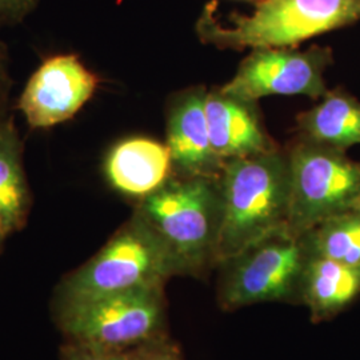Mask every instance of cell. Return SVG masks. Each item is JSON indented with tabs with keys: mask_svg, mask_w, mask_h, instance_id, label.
Returning <instances> with one entry per match:
<instances>
[{
	"mask_svg": "<svg viewBox=\"0 0 360 360\" xmlns=\"http://www.w3.org/2000/svg\"><path fill=\"white\" fill-rule=\"evenodd\" d=\"M99 82L75 53L51 55L28 79L16 108L30 129H52L77 115Z\"/></svg>",
	"mask_w": 360,
	"mask_h": 360,
	"instance_id": "cell-9",
	"label": "cell"
},
{
	"mask_svg": "<svg viewBox=\"0 0 360 360\" xmlns=\"http://www.w3.org/2000/svg\"><path fill=\"white\" fill-rule=\"evenodd\" d=\"M132 360H183L179 348L168 336L132 349Z\"/></svg>",
	"mask_w": 360,
	"mask_h": 360,
	"instance_id": "cell-19",
	"label": "cell"
},
{
	"mask_svg": "<svg viewBox=\"0 0 360 360\" xmlns=\"http://www.w3.org/2000/svg\"><path fill=\"white\" fill-rule=\"evenodd\" d=\"M40 0H0V30L19 26L38 8Z\"/></svg>",
	"mask_w": 360,
	"mask_h": 360,
	"instance_id": "cell-18",
	"label": "cell"
},
{
	"mask_svg": "<svg viewBox=\"0 0 360 360\" xmlns=\"http://www.w3.org/2000/svg\"><path fill=\"white\" fill-rule=\"evenodd\" d=\"M322 102L296 117L300 136L346 151L360 144V102L342 89L328 90Z\"/></svg>",
	"mask_w": 360,
	"mask_h": 360,
	"instance_id": "cell-15",
	"label": "cell"
},
{
	"mask_svg": "<svg viewBox=\"0 0 360 360\" xmlns=\"http://www.w3.org/2000/svg\"><path fill=\"white\" fill-rule=\"evenodd\" d=\"M358 208H359V210H360V203H359V207H358Z\"/></svg>",
	"mask_w": 360,
	"mask_h": 360,
	"instance_id": "cell-24",
	"label": "cell"
},
{
	"mask_svg": "<svg viewBox=\"0 0 360 360\" xmlns=\"http://www.w3.org/2000/svg\"><path fill=\"white\" fill-rule=\"evenodd\" d=\"M10 58L0 59V127L13 115L11 108L13 79L10 75Z\"/></svg>",
	"mask_w": 360,
	"mask_h": 360,
	"instance_id": "cell-20",
	"label": "cell"
},
{
	"mask_svg": "<svg viewBox=\"0 0 360 360\" xmlns=\"http://www.w3.org/2000/svg\"><path fill=\"white\" fill-rule=\"evenodd\" d=\"M7 238H8V233L4 231L3 226L0 224V252H1L3 247H4V243H6V239H7Z\"/></svg>",
	"mask_w": 360,
	"mask_h": 360,
	"instance_id": "cell-21",
	"label": "cell"
},
{
	"mask_svg": "<svg viewBox=\"0 0 360 360\" xmlns=\"http://www.w3.org/2000/svg\"><path fill=\"white\" fill-rule=\"evenodd\" d=\"M207 91L193 87L174 95L167 108V144L174 174L219 178L223 162L212 150L207 124Z\"/></svg>",
	"mask_w": 360,
	"mask_h": 360,
	"instance_id": "cell-10",
	"label": "cell"
},
{
	"mask_svg": "<svg viewBox=\"0 0 360 360\" xmlns=\"http://www.w3.org/2000/svg\"><path fill=\"white\" fill-rule=\"evenodd\" d=\"M176 275L167 248L134 211L94 257L62 278L52 294V312L124 291L165 287Z\"/></svg>",
	"mask_w": 360,
	"mask_h": 360,
	"instance_id": "cell-4",
	"label": "cell"
},
{
	"mask_svg": "<svg viewBox=\"0 0 360 360\" xmlns=\"http://www.w3.org/2000/svg\"><path fill=\"white\" fill-rule=\"evenodd\" d=\"M104 171L116 191L136 200L160 188L174 175L167 144L150 138L117 143L107 155Z\"/></svg>",
	"mask_w": 360,
	"mask_h": 360,
	"instance_id": "cell-12",
	"label": "cell"
},
{
	"mask_svg": "<svg viewBox=\"0 0 360 360\" xmlns=\"http://www.w3.org/2000/svg\"><path fill=\"white\" fill-rule=\"evenodd\" d=\"M7 58H10L8 47L3 41H0V59H7Z\"/></svg>",
	"mask_w": 360,
	"mask_h": 360,
	"instance_id": "cell-22",
	"label": "cell"
},
{
	"mask_svg": "<svg viewBox=\"0 0 360 360\" xmlns=\"http://www.w3.org/2000/svg\"><path fill=\"white\" fill-rule=\"evenodd\" d=\"M221 221L217 264L287 227L290 165L287 151L230 159L219 176Z\"/></svg>",
	"mask_w": 360,
	"mask_h": 360,
	"instance_id": "cell-1",
	"label": "cell"
},
{
	"mask_svg": "<svg viewBox=\"0 0 360 360\" xmlns=\"http://www.w3.org/2000/svg\"><path fill=\"white\" fill-rule=\"evenodd\" d=\"M303 238L311 255L360 267L359 208L323 220Z\"/></svg>",
	"mask_w": 360,
	"mask_h": 360,
	"instance_id": "cell-16",
	"label": "cell"
},
{
	"mask_svg": "<svg viewBox=\"0 0 360 360\" xmlns=\"http://www.w3.org/2000/svg\"><path fill=\"white\" fill-rule=\"evenodd\" d=\"M217 4L208 3L196 32L221 50L292 49L360 20V0H259L252 13H230L227 25L220 23Z\"/></svg>",
	"mask_w": 360,
	"mask_h": 360,
	"instance_id": "cell-2",
	"label": "cell"
},
{
	"mask_svg": "<svg viewBox=\"0 0 360 360\" xmlns=\"http://www.w3.org/2000/svg\"><path fill=\"white\" fill-rule=\"evenodd\" d=\"M60 360H132V349H114L79 340L63 339Z\"/></svg>",
	"mask_w": 360,
	"mask_h": 360,
	"instance_id": "cell-17",
	"label": "cell"
},
{
	"mask_svg": "<svg viewBox=\"0 0 360 360\" xmlns=\"http://www.w3.org/2000/svg\"><path fill=\"white\" fill-rule=\"evenodd\" d=\"M288 231L302 236L323 220L358 208L360 162L346 151L299 136L288 150Z\"/></svg>",
	"mask_w": 360,
	"mask_h": 360,
	"instance_id": "cell-6",
	"label": "cell"
},
{
	"mask_svg": "<svg viewBox=\"0 0 360 360\" xmlns=\"http://www.w3.org/2000/svg\"><path fill=\"white\" fill-rule=\"evenodd\" d=\"M359 294L360 267L309 254L302 279L300 302L309 307L312 321L333 318Z\"/></svg>",
	"mask_w": 360,
	"mask_h": 360,
	"instance_id": "cell-13",
	"label": "cell"
},
{
	"mask_svg": "<svg viewBox=\"0 0 360 360\" xmlns=\"http://www.w3.org/2000/svg\"><path fill=\"white\" fill-rule=\"evenodd\" d=\"M309 252L303 235L282 229L220 263L219 304L238 309L266 302H300Z\"/></svg>",
	"mask_w": 360,
	"mask_h": 360,
	"instance_id": "cell-7",
	"label": "cell"
},
{
	"mask_svg": "<svg viewBox=\"0 0 360 360\" xmlns=\"http://www.w3.org/2000/svg\"><path fill=\"white\" fill-rule=\"evenodd\" d=\"M32 202L25 144L13 115L0 127V224L8 236L26 227Z\"/></svg>",
	"mask_w": 360,
	"mask_h": 360,
	"instance_id": "cell-14",
	"label": "cell"
},
{
	"mask_svg": "<svg viewBox=\"0 0 360 360\" xmlns=\"http://www.w3.org/2000/svg\"><path fill=\"white\" fill-rule=\"evenodd\" d=\"M330 47L255 49L240 63L235 77L220 87L245 101L270 95H306L321 99L327 94L324 71L333 65Z\"/></svg>",
	"mask_w": 360,
	"mask_h": 360,
	"instance_id": "cell-8",
	"label": "cell"
},
{
	"mask_svg": "<svg viewBox=\"0 0 360 360\" xmlns=\"http://www.w3.org/2000/svg\"><path fill=\"white\" fill-rule=\"evenodd\" d=\"M205 108L211 146L223 163L278 148L262 124L257 102L214 89L207 91Z\"/></svg>",
	"mask_w": 360,
	"mask_h": 360,
	"instance_id": "cell-11",
	"label": "cell"
},
{
	"mask_svg": "<svg viewBox=\"0 0 360 360\" xmlns=\"http://www.w3.org/2000/svg\"><path fill=\"white\" fill-rule=\"evenodd\" d=\"M248 1H255V3H257V1H259V0H248Z\"/></svg>",
	"mask_w": 360,
	"mask_h": 360,
	"instance_id": "cell-23",
	"label": "cell"
},
{
	"mask_svg": "<svg viewBox=\"0 0 360 360\" xmlns=\"http://www.w3.org/2000/svg\"><path fill=\"white\" fill-rule=\"evenodd\" d=\"M63 339L129 351L167 336L165 287H144L52 312Z\"/></svg>",
	"mask_w": 360,
	"mask_h": 360,
	"instance_id": "cell-5",
	"label": "cell"
},
{
	"mask_svg": "<svg viewBox=\"0 0 360 360\" xmlns=\"http://www.w3.org/2000/svg\"><path fill=\"white\" fill-rule=\"evenodd\" d=\"M167 248L178 275H203L217 264L221 198L219 178L172 175L134 210Z\"/></svg>",
	"mask_w": 360,
	"mask_h": 360,
	"instance_id": "cell-3",
	"label": "cell"
}]
</instances>
